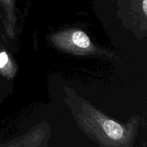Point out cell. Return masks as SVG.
I'll list each match as a JSON object with an SVG mask.
<instances>
[{
    "instance_id": "1",
    "label": "cell",
    "mask_w": 147,
    "mask_h": 147,
    "mask_svg": "<svg viewBox=\"0 0 147 147\" xmlns=\"http://www.w3.org/2000/svg\"><path fill=\"white\" fill-rule=\"evenodd\" d=\"M103 130L107 137L113 143L120 145L121 140L125 139V131L123 128L117 122L112 120H106L103 123Z\"/></svg>"
},
{
    "instance_id": "2",
    "label": "cell",
    "mask_w": 147,
    "mask_h": 147,
    "mask_svg": "<svg viewBox=\"0 0 147 147\" xmlns=\"http://www.w3.org/2000/svg\"><path fill=\"white\" fill-rule=\"evenodd\" d=\"M73 42L80 48H88L90 45V40L87 34L82 31L75 32L72 36Z\"/></svg>"
},
{
    "instance_id": "3",
    "label": "cell",
    "mask_w": 147,
    "mask_h": 147,
    "mask_svg": "<svg viewBox=\"0 0 147 147\" xmlns=\"http://www.w3.org/2000/svg\"><path fill=\"white\" fill-rule=\"evenodd\" d=\"M8 56L5 52L0 53V68H3L8 63Z\"/></svg>"
},
{
    "instance_id": "4",
    "label": "cell",
    "mask_w": 147,
    "mask_h": 147,
    "mask_svg": "<svg viewBox=\"0 0 147 147\" xmlns=\"http://www.w3.org/2000/svg\"><path fill=\"white\" fill-rule=\"evenodd\" d=\"M142 9L145 14H147V0L142 1Z\"/></svg>"
}]
</instances>
